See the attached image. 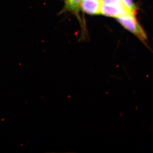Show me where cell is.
<instances>
[{
  "mask_svg": "<svg viewBox=\"0 0 153 153\" xmlns=\"http://www.w3.org/2000/svg\"><path fill=\"white\" fill-rule=\"evenodd\" d=\"M102 5V0H82L80 9L87 14L99 15L100 14Z\"/></svg>",
  "mask_w": 153,
  "mask_h": 153,
  "instance_id": "7a4b0ae2",
  "label": "cell"
},
{
  "mask_svg": "<svg viewBox=\"0 0 153 153\" xmlns=\"http://www.w3.org/2000/svg\"><path fill=\"white\" fill-rule=\"evenodd\" d=\"M121 25L137 37L143 43L147 44V37L146 33L135 16H128L117 18Z\"/></svg>",
  "mask_w": 153,
  "mask_h": 153,
  "instance_id": "6da1fadb",
  "label": "cell"
},
{
  "mask_svg": "<svg viewBox=\"0 0 153 153\" xmlns=\"http://www.w3.org/2000/svg\"><path fill=\"white\" fill-rule=\"evenodd\" d=\"M123 3L127 7L132 10L137 11V7L133 0H121Z\"/></svg>",
  "mask_w": 153,
  "mask_h": 153,
  "instance_id": "5b68a950",
  "label": "cell"
},
{
  "mask_svg": "<svg viewBox=\"0 0 153 153\" xmlns=\"http://www.w3.org/2000/svg\"><path fill=\"white\" fill-rule=\"evenodd\" d=\"M82 0H65V8L78 15L80 9V4Z\"/></svg>",
  "mask_w": 153,
  "mask_h": 153,
  "instance_id": "3957f363",
  "label": "cell"
},
{
  "mask_svg": "<svg viewBox=\"0 0 153 153\" xmlns=\"http://www.w3.org/2000/svg\"><path fill=\"white\" fill-rule=\"evenodd\" d=\"M102 4H105L120 6V7H127L124 4L121 0H102Z\"/></svg>",
  "mask_w": 153,
  "mask_h": 153,
  "instance_id": "277c9868",
  "label": "cell"
}]
</instances>
